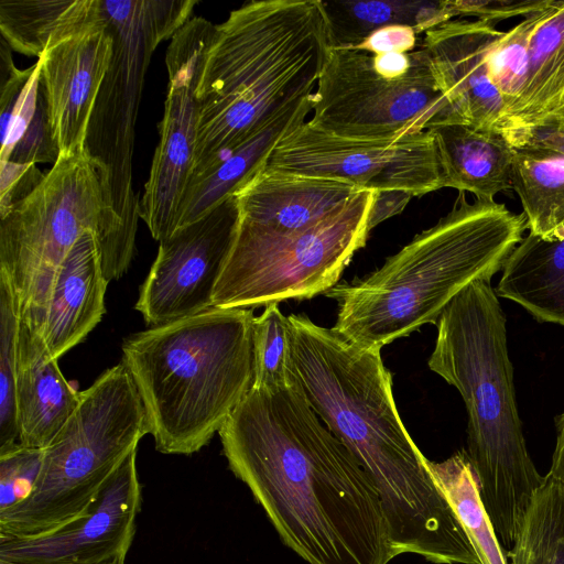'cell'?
<instances>
[{"label":"cell","mask_w":564,"mask_h":564,"mask_svg":"<svg viewBox=\"0 0 564 564\" xmlns=\"http://www.w3.org/2000/svg\"><path fill=\"white\" fill-rule=\"evenodd\" d=\"M231 471L308 564L394 558L378 492L299 386L251 388L218 432Z\"/></svg>","instance_id":"obj_1"},{"label":"cell","mask_w":564,"mask_h":564,"mask_svg":"<svg viewBox=\"0 0 564 564\" xmlns=\"http://www.w3.org/2000/svg\"><path fill=\"white\" fill-rule=\"evenodd\" d=\"M288 317L291 379L375 486L394 557L413 553L435 564H480L398 413L381 350L362 348L305 314Z\"/></svg>","instance_id":"obj_2"},{"label":"cell","mask_w":564,"mask_h":564,"mask_svg":"<svg viewBox=\"0 0 564 564\" xmlns=\"http://www.w3.org/2000/svg\"><path fill=\"white\" fill-rule=\"evenodd\" d=\"M329 50L319 0L250 1L234 10L205 57L189 178L311 96Z\"/></svg>","instance_id":"obj_3"},{"label":"cell","mask_w":564,"mask_h":564,"mask_svg":"<svg viewBox=\"0 0 564 564\" xmlns=\"http://www.w3.org/2000/svg\"><path fill=\"white\" fill-rule=\"evenodd\" d=\"M436 325L427 365L463 398L468 414L466 454L498 539L510 550L545 476L540 475L525 446L506 315L491 279L466 286Z\"/></svg>","instance_id":"obj_4"},{"label":"cell","mask_w":564,"mask_h":564,"mask_svg":"<svg viewBox=\"0 0 564 564\" xmlns=\"http://www.w3.org/2000/svg\"><path fill=\"white\" fill-rule=\"evenodd\" d=\"M525 229L523 214L495 200L468 203L459 192L447 215L379 269L326 292L338 303L333 328L362 348L381 350L436 324L466 286L502 270Z\"/></svg>","instance_id":"obj_5"},{"label":"cell","mask_w":564,"mask_h":564,"mask_svg":"<svg viewBox=\"0 0 564 564\" xmlns=\"http://www.w3.org/2000/svg\"><path fill=\"white\" fill-rule=\"evenodd\" d=\"M252 308L212 307L126 338L122 364L155 448L191 455L208 444L253 384Z\"/></svg>","instance_id":"obj_6"},{"label":"cell","mask_w":564,"mask_h":564,"mask_svg":"<svg viewBox=\"0 0 564 564\" xmlns=\"http://www.w3.org/2000/svg\"><path fill=\"white\" fill-rule=\"evenodd\" d=\"M86 231L96 235L107 282L121 278L135 237L115 208L110 170L86 149L58 156L29 195L0 212V273L31 327L41 329L57 270Z\"/></svg>","instance_id":"obj_7"},{"label":"cell","mask_w":564,"mask_h":564,"mask_svg":"<svg viewBox=\"0 0 564 564\" xmlns=\"http://www.w3.org/2000/svg\"><path fill=\"white\" fill-rule=\"evenodd\" d=\"M376 193L360 191L319 223L288 232L239 218L213 307L253 308L326 293L337 284L354 253L366 245Z\"/></svg>","instance_id":"obj_8"},{"label":"cell","mask_w":564,"mask_h":564,"mask_svg":"<svg viewBox=\"0 0 564 564\" xmlns=\"http://www.w3.org/2000/svg\"><path fill=\"white\" fill-rule=\"evenodd\" d=\"M313 96L308 122L344 138L395 140L453 122L422 45L383 54L330 48Z\"/></svg>","instance_id":"obj_9"},{"label":"cell","mask_w":564,"mask_h":564,"mask_svg":"<svg viewBox=\"0 0 564 564\" xmlns=\"http://www.w3.org/2000/svg\"><path fill=\"white\" fill-rule=\"evenodd\" d=\"M196 3L100 0L113 50L89 121L86 150L110 170L115 208L133 236L140 217L132 187V154L144 75L156 46L188 21Z\"/></svg>","instance_id":"obj_10"},{"label":"cell","mask_w":564,"mask_h":564,"mask_svg":"<svg viewBox=\"0 0 564 564\" xmlns=\"http://www.w3.org/2000/svg\"><path fill=\"white\" fill-rule=\"evenodd\" d=\"M263 167L337 180L359 191L422 196L445 187L430 130L395 140H360L325 132L305 121L276 143Z\"/></svg>","instance_id":"obj_11"},{"label":"cell","mask_w":564,"mask_h":564,"mask_svg":"<svg viewBox=\"0 0 564 564\" xmlns=\"http://www.w3.org/2000/svg\"><path fill=\"white\" fill-rule=\"evenodd\" d=\"M217 25L204 18L189 19L171 39L165 64L169 86L160 141L149 178L139 200V217L159 242L176 229L180 203L194 160L199 105L196 97L205 57Z\"/></svg>","instance_id":"obj_12"},{"label":"cell","mask_w":564,"mask_h":564,"mask_svg":"<svg viewBox=\"0 0 564 564\" xmlns=\"http://www.w3.org/2000/svg\"><path fill=\"white\" fill-rule=\"evenodd\" d=\"M239 218L237 197L232 195L160 241L135 303L147 324L159 326L213 307Z\"/></svg>","instance_id":"obj_13"},{"label":"cell","mask_w":564,"mask_h":564,"mask_svg":"<svg viewBox=\"0 0 564 564\" xmlns=\"http://www.w3.org/2000/svg\"><path fill=\"white\" fill-rule=\"evenodd\" d=\"M137 449L108 478L86 511L37 536L0 540V562L11 564H124L141 508Z\"/></svg>","instance_id":"obj_14"},{"label":"cell","mask_w":564,"mask_h":564,"mask_svg":"<svg viewBox=\"0 0 564 564\" xmlns=\"http://www.w3.org/2000/svg\"><path fill=\"white\" fill-rule=\"evenodd\" d=\"M112 50V33L98 0V13L91 22L37 58L59 156L86 149L89 121Z\"/></svg>","instance_id":"obj_15"},{"label":"cell","mask_w":564,"mask_h":564,"mask_svg":"<svg viewBox=\"0 0 564 564\" xmlns=\"http://www.w3.org/2000/svg\"><path fill=\"white\" fill-rule=\"evenodd\" d=\"M501 34L490 22L453 19L422 36L421 45L451 106L453 122L498 132L506 105L491 82L489 57Z\"/></svg>","instance_id":"obj_16"},{"label":"cell","mask_w":564,"mask_h":564,"mask_svg":"<svg viewBox=\"0 0 564 564\" xmlns=\"http://www.w3.org/2000/svg\"><path fill=\"white\" fill-rule=\"evenodd\" d=\"M359 192L346 182L262 167L236 197L240 221L288 232L319 223Z\"/></svg>","instance_id":"obj_17"},{"label":"cell","mask_w":564,"mask_h":564,"mask_svg":"<svg viewBox=\"0 0 564 564\" xmlns=\"http://www.w3.org/2000/svg\"><path fill=\"white\" fill-rule=\"evenodd\" d=\"M107 285L96 235L86 231L57 270L37 330L54 359L83 341L100 322Z\"/></svg>","instance_id":"obj_18"},{"label":"cell","mask_w":564,"mask_h":564,"mask_svg":"<svg viewBox=\"0 0 564 564\" xmlns=\"http://www.w3.org/2000/svg\"><path fill=\"white\" fill-rule=\"evenodd\" d=\"M80 399L61 372L41 334L20 318L17 359V423L19 444L44 449Z\"/></svg>","instance_id":"obj_19"},{"label":"cell","mask_w":564,"mask_h":564,"mask_svg":"<svg viewBox=\"0 0 564 564\" xmlns=\"http://www.w3.org/2000/svg\"><path fill=\"white\" fill-rule=\"evenodd\" d=\"M564 106V0H552L535 28L524 87L498 133L513 148Z\"/></svg>","instance_id":"obj_20"},{"label":"cell","mask_w":564,"mask_h":564,"mask_svg":"<svg viewBox=\"0 0 564 564\" xmlns=\"http://www.w3.org/2000/svg\"><path fill=\"white\" fill-rule=\"evenodd\" d=\"M313 94L248 142L192 176L180 203L176 229L197 220L226 198L236 195L264 166L276 143L305 122L306 116L314 108Z\"/></svg>","instance_id":"obj_21"},{"label":"cell","mask_w":564,"mask_h":564,"mask_svg":"<svg viewBox=\"0 0 564 564\" xmlns=\"http://www.w3.org/2000/svg\"><path fill=\"white\" fill-rule=\"evenodd\" d=\"M437 147L445 187L495 200L512 188L514 148L498 132L447 122L430 129Z\"/></svg>","instance_id":"obj_22"},{"label":"cell","mask_w":564,"mask_h":564,"mask_svg":"<svg viewBox=\"0 0 564 564\" xmlns=\"http://www.w3.org/2000/svg\"><path fill=\"white\" fill-rule=\"evenodd\" d=\"M495 291L536 319L564 326V229L551 239L523 237L508 257Z\"/></svg>","instance_id":"obj_23"},{"label":"cell","mask_w":564,"mask_h":564,"mask_svg":"<svg viewBox=\"0 0 564 564\" xmlns=\"http://www.w3.org/2000/svg\"><path fill=\"white\" fill-rule=\"evenodd\" d=\"M330 48H355L373 31L408 25L416 33L457 17L449 0L322 1Z\"/></svg>","instance_id":"obj_24"},{"label":"cell","mask_w":564,"mask_h":564,"mask_svg":"<svg viewBox=\"0 0 564 564\" xmlns=\"http://www.w3.org/2000/svg\"><path fill=\"white\" fill-rule=\"evenodd\" d=\"M98 13V0H1V37L11 50L37 58Z\"/></svg>","instance_id":"obj_25"},{"label":"cell","mask_w":564,"mask_h":564,"mask_svg":"<svg viewBox=\"0 0 564 564\" xmlns=\"http://www.w3.org/2000/svg\"><path fill=\"white\" fill-rule=\"evenodd\" d=\"M511 183L529 234L551 239L564 229V156L543 149L514 148Z\"/></svg>","instance_id":"obj_26"},{"label":"cell","mask_w":564,"mask_h":564,"mask_svg":"<svg viewBox=\"0 0 564 564\" xmlns=\"http://www.w3.org/2000/svg\"><path fill=\"white\" fill-rule=\"evenodd\" d=\"M481 564H509L481 500L466 452L442 463L429 462Z\"/></svg>","instance_id":"obj_27"},{"label":"cell","mask_w":564,"mask_h":564,"mask_svg":"<svg viewBox=\"0 0 564 564\" xmlns=\"http://www.w3.org/2000/svg\"><path fill=\"white\" fill-rule=\"evenodd\" d=\"M507 556L511 564H564V484L552 475L533 496Z\"/></svg>","instance_id":"obj_28"},{"label":"cell","mask_w":564,"mask_h":564,"mask_svg":"<svg viewBox=\"0 0 564 564\" xmlns=\"http://www.w3.org/2000/svg\"><path fill=\"white\" fill-rule=\"evenodd\" d=\"M20 318L13 289L0 273V454L20 445L15 400Z\"/></svg>","instance_id":"obj_29"},{"label":"cell","mask_w":564,"mask_h":564,"mask_svg":"<svg viewBox=\"0 0 564 564\" xmlns=\"http://www.w3.org/2000/svg\"><path fill=\"white\" fill-rule=\"evenodd\" d=\"M254 377L252 388L274 389L291 383L290 324L278 303L265 306L252 324Z\"/></svg>","instance_id":"obj_30"},{"label":"cell","mask_w":564,"mask_h":564,"mask_svg":"<svg viewBox=\"0 0 564 564\" xmlns=\"http://www.w3.org/2000/svg\"><path fill=\"white\" fill-rule=\"evenodd\" d=\"M545 8L524 17L512 29L502 32L491 51L489 74L505 101L506 111L524 87L531 37L544 15Z\"/></svg>","instance_id":"obj_31"},{"label":"cell","mask_w":564,"mask_h":564,"mask_svg":"<svg viewBox=\"0 0 564 564\" xmlns=\"http://www.w3.org/2000/svg\"><path fill=\"white\" fill-rule=\"evenodd\" d=\"M39 61L26 69H15L0 85V162L6 161L31 122L40 91Z\"/></svg>","instance_id":"obj_32"},{"label":"cell","mask_w":564,"mask_h":564,"mask_svg":"<svg viewBox=\"0 0 564 564\" xmlns=\"http://www.w3.org/2000/svg\"><path fill=\"white\" fill-rule=\"evenodd\" d=\"M43 462V449L18 445L0 454V513L24 501L33 491Z\"/></svg>","instance_id":"obj_33"},{"label":"cell","mask_w":564,"mask_h":564,"mask_svg":"<svg viewBox=\"0 0 564 564\" xmlns=\"http://www.w3.org/2000/svg\"><path fill=\"white\" fill-rule=\"evenodd\" d=\"M58 156L59 150L53 135L46 97L41 84L34 116L6 161L18 164H54Z\"/></svg>","instance_id":"obj_34"},{"label":"cell","mask_w":564,"mask_h":564,"mask_svg":"<svg viewBox=\"0 0 564 564\" xmlns=\"http://www.w3.org/2000/svg\"><path fill=\"white\" fill-rule=\"evenodd\" d=\"M552 0H455L451 6L457 17H476L497 24L501 20L523 18L547 7Z\"/></svg>","instance_id":"obj_35"},{"label":"cell","mask_w":564,"mask_h":564,"mask_svg":"<svg viewBox=\"0 0 564 564\" xmlns=\"http://www.w3.org/2000/svg\"><path fill=\"white\" fill-rule=\"evenodd\" d=\"M0 212L29 195L42 181L44 174L36 164L0 162Z\"/></svg>","instance_id":"obj_36"},{"label":"cell","mask_w":564,"mask_h":564,"mask_svg":"<svg viewBox=\"0 0 564 564\" xmlns=\"http://www.w3.org/2000/svg\"><path fill=\"white\" fill-rule=\"evenodd\" d=\"M422 39L408 25H390L373 31L359 45L351 50L370 54L408 53L421 45Z\"/></svg>","instance_id":"obj_37"},{"label":"cell","mask_w":564,"mask_h":564,"mask_svg":"<svg viewBox=\"0 0 564 564\" xmlns=\"http://www.w3.org/2000/svg\"><path fill=\"white\" fill-rule=\"evenodd\" d=\"M543 149L564 156V106L544 124L527 134L520 145Z\"/></svg>","instance_id":"obj_38"},{"label":"cell","mask_w":564,"mask_h":564,"mask_svg":"<svg viewBox=\"0 0 564 564\" xmlns=\"http://www.w3.org/2000/svg\"><path fill=\"white\" fill-rule=\"evenodd\" d=\"M412 197L410 193L403 191L377 192L368 220L369 232L383 220L400 214Z\"/></svg>","instance_id":"obj_39"},{"label":"cell","mask_w":564,"mask_h":564,"mask_svg":"<svg viewBox=\"0 0 564 564\" xmlns=\"http://www.w3.org/2000/svg\"><path fill=\"white\" fill-rule=\"evenodd\" d=\"M555 426L556 443L549 474L564 484V412L556 416Z\"/></svg>","instance_id":"obj_40"},{"label":"cell","mask_w":564,"mask_h":564,"mask_svg":"<svg viewBox=\"0 0 564 564\" xmlns=\"http://www.w3.org/2000/svg\"><path fill=\"white\" fill-rule=\"evenodd\" d=\"M0 564H11V563L0 562Z\"/></svg>","instance_id":"obj_41"}]
</instances>
